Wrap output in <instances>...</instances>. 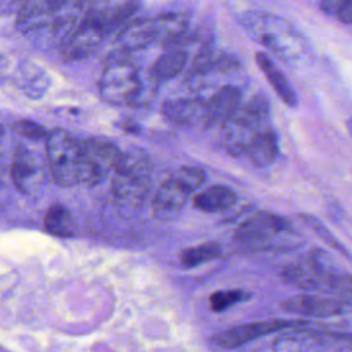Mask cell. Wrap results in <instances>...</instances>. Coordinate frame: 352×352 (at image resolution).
Segmentation results:
<instances>
[{
	"label": "cell",
	"instance_id": "obj_1",
	"mask_svg": "<svg viewBox=\"0 0 352 352\" xmlns=\"http://www.w3.org/2000/svg\"><path fill=\"white\" fill-rule=\"evenodd\" d=\"M282 278L293 287L352 301V274L340 267L329 253L312 249L287 265Z\"/></svg>",
	"mask_w": 352,
	"mask_h": 352
},
{
	"label": "cell",
	"instance_id": "obj_2",
	"mask_svg": "<svg viewBox=\"0 0 352 352\" xmlns=\"http://www.w3.org/2000/svg\"><path fill=\"white\" fill-rule=\"evenodd\" d=\"M292 226L287 219L267 210H258L242 221L235 230V241L253 252L287 250L300 245L290 236Z\"/></svg>",
	"mask_w": 352,
	"mask_h": 352
},
{
	"label": "cell",
	"instance_id": "obj_3",
	"mask_svg": "<svg viewBox=\"0 0 352 352\" xmlns=\"http://www.w3.org/2000/svg\"><path fill=\"white\" fill-rule=\"evenodd\" d=\"M151 162L140 148L121 153L113 170L111 188L116 198L129 206L140 205L150 190Z\"/></svg>",
	"mask_w": 352,
	"mask_h": 352
},
{
	"label": "cell",
	"instance_id": "obj_4",
	"mask_svg": "<svg viewBox=\"0 0 352 352\" xmlns=\"http://www.w3.org/2000/svg\"><path fill=\"white\" fill-rule=\"evenodd\" d=\"M144 87L136 67L125 59L110 60L99 80L100 96L111 104H138L147 100Z\"/></svg>",
	"mask_w": 352,
	"mask_h": 352
},
{
	"label": "cell",
	"instance_id": "obj_5",
	"mask_svg": "<svg viewBox=\"0 0 352 352\" xmlns=\"http://www.w3.org/2000/svg\"><path fill=\"white\" fill-rule=\"evenodd\" d=\"M45 140L47 165L54 183L60 187L78 184L80 142L63 129L51 131Z\"/></svg>",
	"mask_w": 352,
	"mask_h": 352
},
{
	"label": "cell",
	"instance_id": "obj_6",
	"mask_svg": "<svg viewBox=\"0 0 352 352\" xmlns=\"http://www.w3.org/2000/svg\"><path fill=\"white\" fill-rule=\"evenodd\" d=\"M352 349V334L330 330H286L272 344L274 352H345Z\"/></svg>",
	"mask_w": 352,
	"mask_h": 352
},
{
	"label": "cell",
	"instance_id": "obj_7",
	"mask_svg": "<svg viewBox=\"0 0 352 352\" xmlns=\"http://www.w3.org/2000/svg\"><path fill=\"white\" fill-rule=\"evenodd\" d=\"M121 151L102 138H89L80 142V170L78 183L95 186L100 183L109 172H113Z\"/></svg>",
	"mask_w": 352,
	"mask_h": 352
},
{
	"label": "cell",
	"instance_id": "obj_8",
	"mask_svg": "<svg viewBox=\"0 0 352 352\" xmlns=\"http://www.w3.org/2000/svg\"><path fill=\"white\" fill-rule=\"evenodd\" d=\"M307 319H267L231 326L213 336L212 342L221 349H235L257 338L293 329L308 327Z\"/></svg>",
	"mask_w": 352,
	"mask_h": 352
},
{
	"label": "cell",
	"instance_id": "obj_9",
	"mask_svg": "<svg viewBox=\"0 0 352 352\" xmlns=\"http://www.w3.org/2000/svg\"><path fill=\"white\" fill-rule=\"evenodd\" d=\"M279 307L289 314L308 319H330L351 312L352 301L329 294H300L280 301Z\"/></svg>",
	"mask_w": 352,
	"mask_h": 352
},
{
	"label": "cell",
	"instance_id": "obj_10",
	"mask_svg": "<svg viewBox=\"0 0 352 352\" xmlns=\"http://www.w3.org/2000/svg\"><path fill=\"white\" fill-rule=\"evenodd\" d=\"M104 29L94 19L84 15L78 26H76L62 43V55L66 60H78L89 56L100 44Z\"/></svg>",
	"mask_w": 352,
	"mask_h": 352
},
{
	"label": "cell",
	"instance_id": "obj_11",
	"mask_svg": "<svg viewBox=\"0 0 352 352\" xmlns=\"http://www.w3.org/2000/svg\"><path fill=\"white\" fill-rule=\"evenodd\" d=\"M241 103V91L232 85L220 87L205 103V121L208 125H224L236 114Z\"/></svg>",
	"mask_w": 352,
	"mask_h": 352
},
{
	"label": "cell",
	"instance_id": "obj_12",
	"mask_svg": "<svg viewBox=\"0 0 352 352\" xmlns=\"http://www.w3.org/2000/svg\"><path fill=\"white\" fill-rule=\"evenodd\" d=\"M87 16L98 22L104 32L122 23L136 10V0H91Z\"/></svg>",
	"mask_w": 352,
	"mask_h": 352
},
{
	"label": "cell",
	"instance_id": "obj_13",
	"mask_svg": "<svg viewBox=\"0 0 352 352\" xmlns=\"http://www.w3.org/2000/svg\"><path fill=\"white\" fill-rule=\"evenodd\" d=\"M190 192L175 179H166L155 191L151 199V209L157 219L169 220L183 208Z\"/></svg>",
	"mask_w": 352,
	"mask_h": 352
},
{
	"label": "cell",
	"instance_id": "obj_14",
	"mask_svg": "<svg viewBox=\"0 0 352 352\" xmlns=\"http://www.w3.org/2000/svg\"><path fill=\"white\" fill-rule=\"evenodd\" d=\"M66 0H23L18 10L16 25L21 30H32L48 23V19Z\"/></svg>",
	"mask_w": 352,
	"mask_h": 352
},
{
	"label": "cell",
	"instance_id": "obj_15",
	"mask_svg": "<svg viewBox=\"0 0 352 352\" xmlns=\"http://www.w3.org/2000/svg\"><path fill=\"white\" fill-rule=\"evenodd\" d=\"M118 41L126 50H140L157 41L155 18H140L131 21L121 29Z\"/></svg>",
	"mask_w": 352,
	"mask_h": 352
},
{
	"label": "cell",
	"instance_id": "obj_16",
	"mask_svg": "<svg viewBox=\"0 0 352 352\" xmlns=\"http://www.w3.org/2000/svg\"><path fill=\"white\" fill-rule=\"evenodd\" d=\"M256 63L264 77L267 78L271 88L275 91L278 98L289 107H294L297 104V95L287 78L283 76L280 69L274 63V60L265 52L256 54Z\"/></svg>",
	"mask_w": 352,
	"mask_h": 352
},
{
	"label": "cell",
	"instance_id": "obj_17",
	"mask_svg": "<svg viewBox=\"0 0 352 352\" xmlns=\"http://www.w3.org/2000/svg\"><path fill=\"white\" fill-rule=\"evenodd\" d=\"M245 154L254 165L265 166L271 164L278 155V142L272 131H261L248 140L242 148Z\"/></svg>",
	"mask_w": 352,
	"mask_h": 352
},
{
	"label": "cell",
	"instance_id": "obj_18",
	"mask_svg": "<svg viewBox=\"0 0 352 352\" xmlns=\"http://www.w3.org/2000/svg\"><path fill=\"white\" fill-rule=\"evenodd\" d=\"M236 202V194L226 186H212L194 197V206L205 213H221Z\"/></svg>",
	"mask_w": 352,
	"mask_h": 352
},
{
	"label": "cell",
	"instance_id": "obj_19",
	"mask_svg": "<svg viewBox=\"0 0 352 352\" xmlns=\"http://www.w3.org/2000/svg\"><path fill=\"white\" fill-rule=\"evenodd\" d=\"M162 114L175 124H194L205 117V103L195 99H173L162 104Z\"/></svg>",
	"mask_w": 352,
	"mask_h": 352
},
{
	"label": "cell",
	"instance_id": "obj_20",
	"mask_svg": "<svg viewBox=\"0 0 352 352\" xmlns=\"http://www.w3.org/2000/svg\"><path fill=\"white\" fill-rule=\"evenodd\" d=\"M170 50H166L151 66L150 76L155 82L173 78L180 73L187 62V51L180 45H170Z\"/></svg>",
	"mask_w": 352,
	"mask_h": 352
},
{
	"label": "cell",
	"instance_id": "obj_21",
	"mask_svg": "<svg viewBox=\"0 0 352 352\" xmlns=\"http://www.w3.org/2000/svg\"><path fill=\"white\" fill-rule=\"evenodd\" d=\"M38 172L40 168L36 158L23 147H19L15 151V157L10 168V175L15 187H18L21 191H28L33 184V180L38 176Z\"/></svg>",
	"mask_w": 352,
	"mask_h": 352
},
{
	"label": "cell",
	"instance_id": "obj_22",
	"mask_svg": "<svg viewBox=\"0 0 352 352\" xmlns=\"http://www.w3.org/2000/svg\"><path fill=\"white\" fill-rule=\"evenodd\" d=\"M157 43L162 45L180 44L187 30V18L183 14H164L155 18Z\"/></svg>",
	"mask_w": 352,
	"mask_h": 352
},
{
	"label": "cell",
	"instance_id": "obj_23",
	"mask_svg": "<svg viewBox=\"0 0 352 352\" xmlns=\"http://www.w3.org/2000/svg\"><path fill=\"white\" fill-rule=\"evenodd\" d=\"M235 116V124L238 126L245 129L258 128L268 118V103L264 98L256 96L238 110Z\"/></svg>",
	"mask_w": 352,
	"mask_h": 352
},
{
	"label": "cell",
	"instance_id": "obj_24",
	"mask_svg": "<svg viewBox=\"0 0 352 352\" xmlns=\"http://www.w3.org/2000/svg\"><path fill=\"white\" fill-rule=\"evenodd\" d=\"M44 228L56 236H70L73 234V220L69 209L60 204L50 206L44 216Z\"/></svg>",
	"mask_w": 352,
	"mask_h": 352
},
{
	"label": "cell",
	"instance_id": "obj_25",
	"mask_svg": "<svg viewBox=\"0 0 352 352\" xmlns=\"http://www.w3.org/2000/svg\"><path fill=\"white\" fill-rule=\"evenodd\" d=\"M221 254V248L216 242H205L180 252L179 260L184 268H192L204 263L212 261Z\"/></svg>",
	"mask_w": 352,
	"mask_h": 352
},
{
	"label": "cell",
	"instance_id": "obj_26",
	"mask_svg": "<svg viewBox=\"0 0 352 352\" xmlns=\"http://www.w3.org/2000/svg\"><path fill=\"white\" fill-rule=\"evenodd\" d=\"M246 298H249V294L245 293L243 290L226 289V290H217L212 293L209 297V304L214 312H223L242 302Z\"/></svg>",
	"mask_w": 352,
	"mask_h": 352
},
{
	"label": "cell",
	"instance_id": "obj_27",
	"mask_svg": "<svg viewBox=\"0 0 352 352\" xmlns=\"http://www.w3.org/2000/svg\"><path fill=\"white\" fill-rule=\"evenodd\" d=\"M183 188H186L188 192L197 190L205 180V173L198 168L184 166L177 169L172 176Z\"/></svg>",
	"mask_w": 352,
	"mask_h": 352
},
{
	"label": "cell",
	"instance_id": "obj_28",
	"mask_svg": "<svg viewBox=\"0 0 352 352\" xmlns=\"http://www.w3.org/2000/svg\"><path fill=\"white\" fill-rule=\"evenodd\" d=\"M12 131L15 135H18L21 138L33 139V140L47 139V136L50 133L43 125H40L32 120H19V121L14 122Z\"/></svg>",
	"mask_w": 352,
	"mask_h": 352
},
{
	"label": "cell",
	"instance_id": "obj_29",
	"mask_svg": "<svg viewBox=\"0 0 352 352\" xmlns=\"http://www.w3.org/2000/svg\"><path fill=\"white\" fill-rule=\"evenodd\" d=\"M330 10L342 23H352V0H327Z\"/></svg>",
	"mask_w": 352,
	"mask_h": 352
},
{
	"label": "cell",
	"instance_id": "obj_30",
	"mask_svg": "<svg viewBox=\"0 0 352 352\" xmlns=\"http://www.w3.org/2000/svg\"><path fill=\"white\" fill-rule=\"evenodd\" d=\"M301 217L305 220L307 224L311 226L312 230H315V232H316L319 236H322L324 241H327V243H331L336 249H338V250H341V252H345L344 248L331 236V234H329V231H327L316 219H314V217L309 216V214H302Z\"/></svg>",
	"mask_w": 352,
	"mask_h": 352
},
{
	"label": "cell",
	"instance_id": "obj_31",
	"mask_svg": "<svg viewBox=\"0 0 352 352\" xmlns=\"http://www.w3.org/2000/svg\"><path fill=\"white\" fill-rule=\"evenodd\" d=\"M72 1L74 6H81V4H85V3H89L91 0H69Z\"/></svg>",
	"mask_w": 352,
	"mask_h": 352
},
{
	"label": "cell",
	"instance_id": "obj_32",
	"mask_svg": "<svg viewBox=\"0 0 352 352\" xmlns=\"http://www.w3.org/2000/svg\"><path fill=\"white\" fill-rule=\"evenodd\" d=\"M346 129H348V132H349V135L352 136V117L348 120V122H346Z\"/></svg>",
	"mask_w": 352,
	"mask_h": 352
}]
</instances>
